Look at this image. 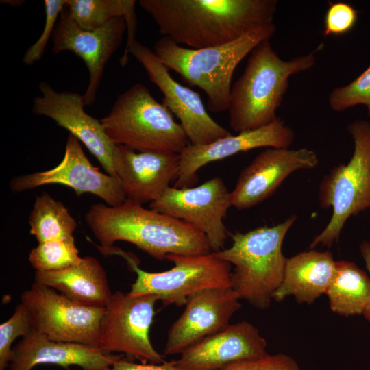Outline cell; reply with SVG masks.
<instances>
[{
  "mask_svg": "<svg viewBox=\"0 0 370 370\" xmlns=\"http://www.w3.org/2000/svg\"><path fill=\"white\" fill-rule=\"evenodd\" d=\"M180 160V153H177L136 152L119 145L116 173L126 199L142 205L158 199L176 180Z\"/></svg>",
  "mask_w": 370,
  "mask_h": 370,
  "instance_id": "ffe728a7",
  "label": "cell"
},
{
  "mask_svg": "<svg viewBox=\"0 0 370 370\" xmlns=\"http://www.w3.org/2000/svg\"><path fill=\"white\" fill-rule=\"evenodd\" d=\"M328 101L332 110L336 112L370 103V65L349 84L332 90Z\"/></svg>",
  "mask_w": 370,
  "mask_h": 370,
  "instance_id": "f1b7e54d",
  "label": "cell"
},
{
  "mask_svg": "<svg viewBox=\"0 0 370 370\" xmlns=\"http://www.w3.org/2000/svg\"><path fill=\"white\" fill-rule=\"evenodd\" d=\"M358 16V11L349 3H330L325 15L324 36H339L348 33L356 25Z\"/></svg>",
  "mask_w": 370,
  "mask_h": 370,
  "instance_id": "4dcf8cb0",
  "label": "cell"
},
{
  "mask_svg": "<svg viewBox=\"0 0 370 370\" xmlns=\"http://www.w3.org/2000/svg\"><path fill=\"white\" fill-rule=\"evenodd\" d=\"M347 130L354 143L353 155L347 164L333 167L319 186V200L323 208H332L323 230L310 245L332 247L338 240L346 221L370 208V123L356 119Z\"/></svg>",
  "mask_w": 370,
  "mask_h": 370,
  "instance_id": "52a82bcc",
  "label": "cell"
},
{
  "mask_svg": "<svg viewBox=\"0 0 370 370\" xmlns=\"http://www.w3.org/2000/svg\"><path fill=\"white\" fill-rule=\"evenodd\" d=\"M29 225V233L38 243L73 236L77 227L75 219L64 204L46 192L36 196Z\"/></svg>",
  "mask_w": 370,
  "mask_h": 370,
  "instance_id": "484cf974",
  "label": "cell"
},
{
  "mask_svg": "<svg viewBox=\"0 0 370 370\" xmlns=\"http://www.w3.org/2000/svg\"><path fill=\"white\" fill-rule=\"evenodd\" d=\"M84 219L100 243L99 249L126 241L159 260L170 254L196 256L212 252L206 237L191 225L127 199L116 206L93 204Z\"/></svg>",
  "mask_w": 370,
  "mask_h": 370,
  "instance_id": "7a4b0ae2",
  "label": "cell"
},
{
  "mask_svg": "<svg viewBox=\"0 0 370 370\" xmlns=\"http://www.w3.org/2000/svg\"><path fill=\"white\" fill-rule=\"evenodd\" d=\"M297 219L292 214L275 225L255 228L232 235V244L213 252L218 258L234 265L230 274L231 288L240 299L265 310L282 283L287 258L282 246L288 231Z\"/></svg>",
  "mask_w": 370,
  "mask_h": 370,
  "instance_id": "5b68a950",
  "label": "cell"
},
{
  "mask_svg": "<svg viewBox=\"0 0 370 370\" xmlns=\"http://www.w3.org/2000/svg\"><path fill=\"white\" fill-rule=\"evenodd\" d=\"M100 121L114 143L135 151L181 153L190 144L172 113L140 83L120 94Z\"/></svg>",
  "mask_w": 370,
  "mask_h": 370,
  "instance_id": "8992f818",
  "label": "cell"
},
{
  "mask_svg": "<svg viewBox=\"0 0 370 370\" xmlns=\"http://www.w3.org/2000/svg\"><path fill=\"white\" fill-rule=\"evenodd\" d=\"M49 184L69 186L78 196L86 193L93 194L110 206L120 205L126 199L119 180L94 166L85 155L80 141L71 134L59 164L47 171L14 177L10 182V188L14 193H20Z\"/></svg>",
  "mask_w": 370,
  "mask_h": 370,
  "instance_id": "5bb4252c",
  "label": "cell"
},
{
  "mask_svg": "<svg viewBox=\"0 0 370 370\" xmlns=\"http://www.w3.org/2000/svg\"><path fill=\"white\" fill-rule=\"evenodd\" d=\"M97 347L56 341L33 330L12 348L10 370H32L39 364H53L69 369L77 365L82 370H103L121 358Z\"/></svg>",
  "mask_w": 370,
  "mask_h": 370,
  "instance_id": "44dd1931",
  "label": "cell"
},
{
  "mask_svg": "<svg viewBox=\"0 0 370 370\" xmlns=\"http://www.w3.org/2000/svg\"><path fill=\"white\" fill-rule=\"evenodd\" d=\"M157 301L153 294L112 293L101 321L99 349L107 354H123L141 363H163V355L149 338Z\"/></svg>",
  "mask_w": 370,
  "mask_h": 370,
  "instance_id": "9c48e42d",
  "label": "cell"
},
{
  "mask_svg": "<svg viewBox=\"0 0 370 370\" xmlns=\"http://www.w3.org/2000/svg\"><path fill=\"white\" fill-rule=\"evenodd\" d=\"M130 269L136 273L131 295L153 294L163 306L185 305L193 294L208 288L231 287V264L213 252L204 255L170 254L166 260L174 266L162 272H148L139 268V260L132 254L121 251Z\"/></svg>",
  "mask_w": 370,
  "mask_h": 370,
  "instance_id": "ba28073f",
  "label": "cell"
},
{
  "mask_svg": "<svg viewBox=\"0 0 370 370\" xmlns=\"http://www.w3.org/2000/svg\"><path fill=\"white\" fill-rule=\"evenodd\" d=\"M232 206L230 192L219 177L195 187L170 186L149 204L150 209L184 221L201 232L212 252L224 247L228 234L223 219Z\"/></svg>",
  "mask_w": 370,
  "mask_h": 370,
  "instance_id": "7c38bea8",
  "label": "cell"
},
{
  "mask_svg": "<svg viewBox=\"0 0 370 370\" xmlns=\"http://www.w3.org/2000/svg\"><path fill=\"white\" fill-rule=\"evenodd\" d=\"M294 139L292 129L278 116L256 130L231 134L206 145L189 144L180 153L179 173L173 187H192L197 181V171L210 162L258 147L288 148Z\"/></svg>",
  "mask_w": 370,
  "mask_h": 370,
  "instance_id": "ac0fdd59",
  "label": "cell"
},
{
  "mask_svg": "<svg viewBox=\"0 0 370 370\" xmlns=\"http://www.w3.org/2000/svg\"><path fill=\"white\" fill-rule=\"evenodd\" d=\"M134 0H66V8L71 18L82 28L92 30L110 20L123 17L127 23L125 47L136 40L137 21Z\"/></svg>",
  "mask_w": 370,
  "mask_h": 370,
  "instance_id": "d4e9b609",
  "label": "cell"
},
{
  "mask_svg": "<svg viewBox=\"0 0 370 370\" xmlns=\"http://www.w3.org/2000/svg\"><path fill=\"white\" fill-rule=\"evenodd\" d=\"M319 46L306 55L282 60L269 40L258 45L250 53L247 64L231 88L228 108L230 126L236 132L258 129L277 118L288 87L291 76L312 68Z\"/></svg>",
  "mask_w": 370,
  "mask_h": 370,
  "instance_id": "3957f363",
  "label": "cell"
},
{
  "mask_svg": "<svg viewBox=\"0 0 370 370\" xmlns=\"http://www.w3.org/2000/svg\"><path fill=\"white\" fill-rule=\"evenodd\" d=\"M239 300L231 287L208 288L190 295L182 314L168 331L164 355L181 354L225 328L241 308Z\"/></svg>",
  "mask_w": 370,
  "mask_h": 370,
  "instance_id": "2e32d148",
  "label": "cell"
},
{
  "mask_svg": "<svg viewBox=\"0 0 370 370\" xmlns=\"http://www.w3.org/2000/svg\"><path fill=\"white\" fill-rule=\"evenodd\" d=\"M103 370H178L175 364V360L164 361L161 364L135 363L123 357L111 366Z\"/></svg>",
  "mask_w": 370,
  "mask_h": 370,
  "instance_id": "d6a6232c",
  "label": "cell"
},
{
  "mask_svg": "<svg viewBox=\"0 0 370 370\" xmlns=\"http://www.w3.org/2000/svg\"><path fill=\"white\" fill-rule=\"evenodd\" d=\"M219 370H301L297 361L284 354H267L232 363Z\"/></svg>",
  "mask_w": 370,
  "mask_h": 370,
  "instance_id": "1f68e13d",
  "label": "cell"
},
{
  "mask_svg": "<svg viewBox=\"0 0 370 370\" xmlns=\"http://www.w3.org/2000/svg\"><path fill=\"white\" fill-rule=\"evenodd\" d=\"M325 294L333 312L345 317L362 314L370 301V276L354 262L336 261L335 273Z\"/></svg>",
  "mask_w": 370,
  "mask_h": 370,
  "instance_id": "cb8c5ba5",
  "label": "cell"
},
{
  "mask_svg": "<svg viewBox=\"0 0 370 370\" xmlns=\"http://www.w3.org/2000/svg\"><path fill=\"white\" fill-rule=\"evenodd\" d=\"M82 258L71 236L38 243L30 251L28 260L36 271L50 272L77 264Z\"/></svg>",
  "mask_w": 370,
  "mask_h": 370,
  "instance_id": "4316f807",
  "label": "cell"
},
{
  "mask_svg": "<svg viewBox=\"0 0 370 370\" xmlns=\"http://www.w3.org/2000/svg\"><path fill=\"white\" fill-rule=\"evenodd\" d=\"M160 34L200 49L225 45L273 23L276 0H140Z\"/></svg>",
  "mask_w": 370,
  "mask_h": 370,
  "instance_id": "6da1fadb",
  "label": "cell"
},
{
  "mask_svg": "<svg viewBox=\"0 0 370 370\" xmlns=\"http://www.w3.org/2000/svg\"><path fill=\"white\" fill-rule=\"evenodd\" d=\"M360 252L363 258L370 276V241H364L360 245ZM365 319L370 322V301L362 314Z\"/></svg>",
  "mask_w": 370,
  "mask_h": 370,
  "instance_id": "836d02e7",
  "label": "cell"
},
{
  "mask_svg": "<svg viewBox=\"0 0 370 370\" xmlns=\"http://www.w3.org/2000/svg\"><path fill=\"white\" fill-rule=\"evenodd\" d=\"M39 88L41 95L33 100V113L48 117L67 130L86 147L108 174L117 177L119 145L108 137L101 121L86 112L82 95L58 92L46 82H41Z\"/></svg>",
  "mask_w": 370,
  "mask_h": 370,
  "instance_id": "4fadbf2b",
  "label": "cell"
},
{
  "mask_svg": "<svg viewBox=\"0 0 370 370\" xmlns=\"http://www.w3.org/2000/svg\"><path fill=\"white\" fill-rule=\"evenodd\" d=\"M318 163L315 152L307 148H268L241 172L230 191L232 206L238 210L254 207L273 195L292 173L312 169Z\"/></svg>",
  "mask_w": 370,
  "mask_h": 370,
  "instance_id": "e0dca14e",
  "label": "cell"
},
{
  "mask_svg": "<svg viewBox=\"0 0 370 370\" xmlns=\"http://www.w3.org/2000/svg\"><path fill=\"white\" fill-rule=\"evenodd\" d=\"M34 282L92 307L105 308L112 295L103 267L98 260L88 256L83 257L78 264L60 271H36Z\"/></svg>",
  "mask_w": 370,
  "mask_h": 370,
  "instance_id": "603a6c76",
  "label": "cell"
},
{
  "mask_svg": "<svg viewBox=\"0 0 370 370\" xmlns=\"http://www.w3.org/2000/svg\"><path fill=\"white\" fill-rule=\"evenodd\" d=\"M336 271L331 252L310 250L287 258L284 276L273 299L293 296L299 303L312 304L325 291Z\"/></svg>",
  "mask_w": 370,
  "mask_h": 370,
  "instance_id": "7402d4cb",
  "label": "cell"
},
{
  "mask_svg": "<svg viewBox=\"0 0 370 370\" xmlns=\"http://www.w3.org/2000/svg\"><path fill=\"white\" fill-rule=\"evenodd\" d=\"M127 31L126 20L117 17L92 30L82 29L71 18L66 5L60 13L52 36V52L70 51L81 58L88 73L89 82L82 95L86 106L97 97L106 65L121 45Z\"/></svg>",
  "mask_w": 370,
  "mask_h": 370,
  "instance_id": "9a60e30c",
  "label": "cell"
},
{
  "mask_svg": "<svg viewBox=\"0 0 370 370\" xmlns=\"http://www.w3.org/2000/svg\"><path fill=\"white\" fill-rule=\"evenodd\" d=\"M367 111H368V114L370 117V103H369L367 106ZM370 123V122H369Z\"/></svg>",
  "mask_w": 370,
  "mask_h": 370,
  "instance_id": "e575fe53",
  "label": "cell"
},
{
  "mask_svg": "<svg viewBox=\"0 0 370 370\" xmlns=\"http://www.w3.org/2000/svg\"><path fill=\"white\" fill-rule=\"evenodd\" d=\"M276 31L273 23L258 27L231 42L193 49L162 36L153 53L168 69L185 82L201 88L208 96L207 106L213 113L227 111L231 82L240 62L260 42L270 40Z\"/></svg>",
  "mask_w": 370,
  "mask_h": 370,
  "instance_id": "277c9868",
  "label": "cell"
},
{
  "mask_svg": "<svg viewBox=\"0 0 370 370\" xmlns=\"http://www.w3.org/2000/svg\"><path fill=\"white\" fill-rule=\"evenodd\" d=\"M21 303L29 312L34 330L53 341L99 348L105 308L77 303L36 282L22 293Z\"/></svg>",
  "mask_w": 370,
  "mask_h": 370,
  "instance_id": "30bf717a",
  "label": "cell"
},
{
  "mask_svg": "<svg viewBox=\"0 0 370 370\" xmlns=\"http://www.w3.org/2000/svg\"><path fill=\"white\" fill-rule=\"evenodd\" d=\"M66 1H44L45 21L43 30L37 40L24 53L23 62L25 64L32 65L42 57L46 46L52 38L60 13L66 5Z\"/></svg>",
  "mask_w": 370,
  "mask_h": 370,
  "instance_id": "f546056e",
  "label": "cell"
},
{
  "mask_svg": "<svg viewBox=\"0 0 370 370\" xmlns=\"http://www.w3.org/2000/svg\"><path fill=\"white\" fill-rule=\"evenodd\" d=\"M133 56L145 70L149 80L164 95L162 104L180 121L190 144L202 145L231 135L207 112L200 95L175 80L147 46L136 39L125 48L120 63L125 66Z\"/></svg>",
  "mask_w": 370,
  "mask_h": 370,
  "instance_id": "8fae6325",
  "label": "cell"
},
{
  "mask_svg": "<svg viewBox=\"0 0 370 370\" xmlns=\"http://www.w3.org/2000/svg\"><path fill=\"white\" fill-rule=\"evenodd\" d=\"M267 343L247 321L230 324L180 354L178 370H219L232 363L267 355Z\"/></svg>",
  "mask_w": 370,
  "mask_h": 370,
  "instance_id": "d6986e66",
  "label": "cell"
},
{
  "mask_svg": "<svg viewBox=\"0 0 370 370\" xmlns=\"http://www.w3.org/2000/svg\"><path fill=\"white\" fill-rule=\"evenodd\" d=\"M33 330L29 312L20 303L13 314L0 325V370H5L9 367L13 342L19 336H26Z\"/></svg>",
  "mask_w": 370,
  "mask_h": 370,
  "instance_id": "83f0119b",
  "label": "cell"
}]
</instances>
